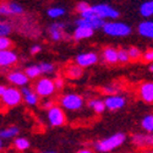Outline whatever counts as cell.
<instances>
[{"label": "cell", "instance_id": "cell-1", "mask_svg": "<svg viewBox=\"0 0 153 153\" xmlns=\"http://www.w3.org/2000/svg\"><path fill=\"white\" fill-rule=\"evenodd\" d=\"M126 140V136L125 134L123 132H118V134H114L109 137H105L100 141H97L94 143V148L97 152H100V153H107V152H110L113 151L114 148H118L120 147Z\"/></svg>", "mask_w": 153, "mask_h": 153}, {"label": "cell", "instance_id": "cell-2", "mask_svg": "<svg viewBox=\"0 0 153 153\" xmlns=\"http://www.w3.org/2000/svg\"><path fill=\"white\" fill-rule=\"evenodd\" d=\"M102 30H103V32L107 36H111V37H126L131 33V27L127 26L126 23L119 22V21L104 22Z\"/></svg>", "mask_w": 153, "mask_h": 153}, {"label": "cell", "instance_id": "cell-3", "mask_svg": "<svg viewBox=\"0 0 153 153\" xmlns=\"http://www.w3.org/2000/svg\"><path fill=\"white\" fill-rule=\"evenodd\" d=\"M60 107L68 111H76L83 107V98L77 93H66L60 98Z\"/></svg>", "mask_w": 153, "mask_h": 153}, {"label": "cell", "instance_id": "cell-4", "mask_svg": "<svg viewBox=\"0 0 153 153\" xmlns=\"http://www.w3.org/2000/svg\"><path fill=\"white\" fill-rule=\"evenodd\" d=\"M55 91L56 88L54 85V80L49 77H42L34 85V92L42 98H49L55 93Z\"/></svg>", "mask_w": 153, "mask_h": 153}, {"label": "cell", "instance_id": "cell-5", "mask_svg": "<svg viewBox=\"0 0 153 153\" xmlns=\"http://www.w3.org/2000/svg\"><path fill=\"white\" fill-rule=\"evenodd\" d=\"M22 99H23V97H22L21 91L17 90V88L14 86L7 87V90L4 93V96L0 98L3 107H5V108H14V107L19 105Z\"/></svg>", "mask_w": 153, "mask_h": 153}, {"label": "cell", "instance_id": "cell-6", "mask_svg": "<svg viewBox=\"0 0 153 153\" xmlns=\"http://www.w3.org/2000/svg\"><path fill=\"white\" fill-rule=\"evenodd\" d=\"M47 119L49 125L53 127H59L66 124L65 111H64V109L60 105H54L53 108L47 110Z\"/></svg>", "mask_w": 153, "mask_h": 153}, {"label": "cell", "instance_id": "cell-7", "mask_svg": "<svg viewBox=\"0 0 153 153\" xmlns=\"http://www.w3.org/2000/svg\"><path fill=\"white\" fill-rule=\"evenodd\" d=\"M92 10L96 12V15L102 19V20H115L120 16L119 11L115 10L114 7H111L108 4H97V5H92Z\"/></svg>", "mask_w": 153, "mask_h": 153}, {"label": "cell", "instance_id": "cell-8", "mask_svg": "<svg viewBox=\"0 0 153 153\" xmlns=\"http://www.w3.org/2000/svg\"><path fill=\"white\" fill-rule=\"evenodd\" d=\"M98 62V55L94 52H86V53H81L75 58V64L76 65L83 68H88L92 66L94 64Z\"/></svg>", "mask_w": 153, "mask_h": 153}, {"label": "cell", "instance_id": "cell-9", "mask_svg": "<svg viewBox=\"0 0 153 153\" xmlns=\"http://www.w3.org/2000/svg\"><path fill=\"white\" fill-rule=\"evenodd\" d=\"M131 142L138 148H153V134H134Z\"/></svg>", "mask_w": 153, "mask_h": 153}, {"label": "cell", "instance_id": "cell-10", "mask_svg": "<svg viewBox=\"0 0 153 153\" xmlns=\"http://www.w3.org/2000/svg\"><path fill=\"white\" fill-rule=\"evenodd\" d=\"M7 81L12 85V86H17V87H25L27 86L30 79L28 76L26 75L25 71H20V70H16V71H12L7 75Z\"/></svg>", "mask_w": 153, "mask_h": 153}, {"label": "cell", "instance_id": "cell-11", "mask_svg": "<svg viewBox=\"0 0 153 153\" xmlns=\"http://www.w3.org/2000/svg\"><path fill=\"white\" fill-rule=\"evenodd\" d=\"M104 103H105L107 109H109L111 111H115V110L124 108V105L126 103V99H125V97H123L120 94L107 96V98L104 99Z\"/></svg>", "mask_w": 153, "mask_h": 153}, {"label": "cell", "instance_id": "cell-12", "mask_svg": "<svg viewBox=\"0 0 153 153\" xmlns=\"http://www.w3.org/2000/svg\"><path fill=\"white\" fill-rule=\"evenodd\" d=\"M48 33L49 37L52 38V41H61L62 38H65V23L62 22H54L48 27Z\"/></svg>", "mask_w": 153, "mask_h": 153}, {"label": "cell", "instance_id": "cell-13", "mask_svg": "<svg viewBox=\"0 0 153 153\" xmlns=\"http://www.w3.org/2000/svg\"><path fill=\"white\" fill-rule=\"evenodd\" d=\"M17 62V54L11 49L0 50V68H9Z\"/></svg>", "mask_w": 153, "mask_h": 153}, {"label": "cell", "instance_id": "cell-14", "mask_svg": "<svg viewBox=\"0 0 153 153\" xmlns=\"http://www.w3.org/2000/svg\"><path fill=\"white\" fill-rule=\"evenodd\" d=\"M105 21H103L102 19H83V17H80L75 21L76 26H81V27H87V28H91L93 31L98 30V28H102L103 27Z\"/></svg>", "mask_w": 153, "mask_h": 153}, {"label": "cell", "instance_id": "cell-15", "mask_svg": "<svg viewBox=\"0 0 153 153\" xmlns=\"http://www.w3.org/2000/svg\"><path fill=\"white\" fill-rule=\"evenodd\" d=\"M138 94L145 103H153V82H143L138 87Z\"/></svg>", "mask_w": 153, "mask_h": 153}, {"label": "cell", "instance_id": "cell-16", "mask_svg": "<svg viewBox=\"0 0 153 153\" xmlns=\"http://www.w3.org/2000/svg\"><path fill=\"white\" fill-rule=\"evenodd\" d=\"M20 91L22 93V97H23V102L26 103L27 105L30 107H34L38 104V99H39V96H38L33 90H31L30 87L25 86V87H21Z\"/></svg>", "mask_w": 153, "mask_h": 153}, {"label": "cell", "instance_id": "cell-17", "mask_svg": "<svg viewBox=\"0 0 153 153\" xmlns=\"http://www.w3.org/2000/svg\"><path fill=\"white\" fill-rule=\"evenodd\" d=\"M94 31L87 27H81V26H76V28L72 32V38L75 41H82V39H87V38H91L93 36Z\"/></svg>", "mask_w": 153, "mask_h": 153}, {"label": "cell", "instance_id": "cell-18", "mask_svg": "<svg viewBox=\"0 0 153 153\" xmlns=\"http://www.w3.org/2000/svg\"><path fill=\"white\" fill-rule=\"evenodd\" d=\"M137 32L145 38L153 39V21H143L138 25Z\"/></svg>", "mask_w": 153, "mask_h": 153}, {"label": "cell", "instance_id": "cell-19", "mask_svg": "<svg viewBox=\"0 0 153 153\" xmlns=\"http://www.w3.org/2000/svg\"><path fill=\"white\" fill-rule=\"evenodd\" d=\"M103 60L108 64H117L118 62V49L113 47H105L102 52Z\"/></svg>", "mask_w": 153, "mask_h": 153}, {"label": "cell", "instance_id": "cell-20", "mask_svg": "<svg viewBox=\"0 0 153 153\" xmlns=\"http://www.w3.org/2000/svg\"><path fill=\"white\" fill-rule=\"evenodd\" d=\"M20 132V129L17 126H7L4 129H0V138L1 140H11L16 138Z\"/></svg>", "mask_w": 153, "mask_h": 153}, {"label": "cell", "instance_id": "cell-21", "mask_svg": "<svg viewBox=\"0 0 153 153\" xmlns=\"http://www.w3.org/2000/svg\"><path fill=\"white\" fill-rule=\"evenodd\" d=\"M88 107H90L96 114H102L107 109L104 100L98 99V98H92V99L88 100Z\"/></svg>", "mask_w": 153, "mask_h": 153}, {"label": "cell", "instance_id": "cell-22", "mask_svg": "<svg viewBox=\"0 0 153 153\" xmlns=\"http://www.w3.org/2000/svg\"><path fill=\"white\" fill-rule=\"evenodd\" d=\"M65 74H66L68 77L76 80V79H79V77H81V76H82L83 70H82L81 66H79V65H76V64H74V65H70V66L66 68Z\"/></svg>", "mask_w": 153, "mask_h": 153}, {"label": "cell", "instance_id": "cell-23", "mask_svg": "<svg viewBox=\"0 0 153 153\" xmlns=\"http://www.w3.org/2000/svg\"><path fill=\"white\" fill-rule=\"evenodd\" d=\"M140 14L143 17H151L153 16V0H148L145 1L140 6Z\"/></svg>", "mask_w": 153, "mask_h": 153}, {"label": "cell", "instance_id": "cell-24", "mask_svg": "<svg viewBox=\"0 0 153 153\" xmlns=\"http://www.w3.org/2000/svg\"><path fill=\"white\" fill-rule=\"evenodd\" d=\"M30 146H31V143L26 137L17 136L16 138H14V147L17 151H26V149L30 148Z\"/></svg>", "mask_w": 153, "mask_h": 153}, {"label": "cell", "instance_id": "cell-25", "mask_svg": "<svg viewBox=\"0 0 153 153\" xmlns=\"http://www.w3.org/2000/svg\"><path fill=\"white\" fill-rule=\"evenodd\" d=\"M25 72L28 76L30 80H34V79H38L39 75H42V71H41V68L39 65H30L25 69Z\"/></svg>", "mask_w": 153, "mask_h": 153}, {"label": "cell", "instance_id": "cell-26", "mask_svg": "<svg viewBox=\"0 0 153 153\" xmlns=\"http://www.w3.org/2000/svg\"><path fill=\"white\" fill-rule=\"evenodd\" d=\"M47 15L50 17V19H59L61 16L65 15V9L64 7H60V6H53V7H49L47 10Z\"/></svg>", "mask_w": 153, "mask_h": 153}, {"label": "cell", "instance_id": "cell-27", "mask_svg": "<svg viewBox=\"0 0 153 153\" xmlns=\"http://www.w3.org/2000/svg\"><path fill=\"white\" fill-rule=\"evenodd\" d=\"M141 127L145 131H147V134H153V115L152 114H148V115H146L142 119Z\"/></svg>", "mask_w": 153, "mask_h": 153}, {"label": "cell", "instance_id": "cell-28", "mask_svg": "<svg viewBox=\"0 0 153 153\" xmlns=\"http://www.w3.org/2000/svg\"><path fill=\"white\" fill-rule=\"evenodd\" d=\"M38 65H39V68H41L42 74H44V75H52V74H54V71H55V66L53 65L52 62L42 61V62L38 64Z\"/></svg>", "mask_w": 153, "mask_h": 153}, {"label": "cell", "instance_id": "cell-29", "mask_svg": "<svg viewBox=\"0 0 153 153\" xmlns=\"http://www.w3.org/2000/svg\"><path fill=\"white\" fill-rule=\"evenodd\" d=\"M7 4H9V7H10V11H11V15L19 16V15L23 14V7H22L20 4L15 3V1H10V3H7Z\"/></svg>", "mask_w": 153, "mask_h": 153}, {"label": "cell", "instance_id": "cell-30", "mask_svg": "<svg viewBox=\"0 0 153 153\" xmlns=\"http://www.w3.org/2000/svg\"><path fill=\"white\" fill-rule=\"evenodd\" d=\"M130 60V55H129V52H127V49H118V61L121 62V64H126L129 62Z\"/></svg>", "mask_w": 153, "mask_h": 153}, {"label": "cell", "instance_id": "cell-31", "mask_svg": "<svg viewBox=\"0 0 153 153\" xmlns=\"http://www.w3.org/2000/svg\"><path fill=\"white\" fill-rule=\"evenodd\" d=\"M11 31H12V27L10 23L4 21L0 22V37H7L11 33Z\"/></svg>", "mask_w": 153, "mask_h": 153}, {"label": "cell", "instance_id": "cell-32", "mask_svg": "<svg viewBox=\"0 0 153 153\" xmlns=\"http://www.w3.org/2000/svg\"><path fill=\"white\" fill-rule=\"evenodd\" d=\"M127 52H129V55H130L131 60H137V59H140L142 56V52L137 47H130L129 49H127Z\"/></svg>", "mask_w": 153, "mask_h": 153}, {"label": "cell", "instance_id": "cell-33", "mask_svg": "<svg viewBox=\"0 0 153 153\" xmlns=\"http://www.w3.org/2000/svg\"><path fill=\"white\" fill-rule=\"evenodd\" d=\"M12 42L9 37H0V50H7L11 49Z\"/></svg>", "mask_w": 153, "mask_h": 153}, {"label": "cell", "instance_id": "cell-34", "mask_svg": "<svg viewBox=\"0 0 153 153\" xmlns=\"http://www.w3.org/2000/svg\"><path fill=\"white\" fill-rule=\"evenodd\" d=\"M90 7H91V5L88 4V3H86V1H80L77 5H76V11H77L79 14L81 15V14H83L85 11H87Z\"/></svg>", "mask_w": 153, "mask_h": 153}, {"label": "cell", "instance_id": "cell-35", "mask_svg": "<svg viewBox=\"0 0 153 153\" xmlns=\"http://www.w3.org/2000/svg\"><path fill=\"white\" fill-rule=\"evenodd\" d=\"M103 93L107 96H114V94H118V88L115 86H105L103 87Z\"/></svg>", "mask_w": 153, "mask_h": 153}, {"label": "cell", "instance_id": "cell-36", "mask_svg": "<svg viewBox=\"0 0 153 153\" xmlns=\"http://www.w3.org/2000/svg\"><path fill=\"white\" fill-rule=\"evenodd\" d=\"M11 11L9 7V4H0V16H10Z\"/></svg>", "mask_w": 153, "mask_h": 153}, {"label": "cell", "instance_id": "cell-37", "mask_svg": "<svg viewBox=\"0 0 153 153\" xmlns=\"http://www.w3.org/2000/svg\"><path fill=\"white\" fill-rule=\"evenodd\" d=\"M142 59L147 62H153V49H148L142 54Z\"/></svg>", "mask_w": 153, "mask_h": 153}, {"label": "cell", "instance_id": "cell-38", "mask_svg": "<svg viewBox=\"0 0 153 153\" xmlns=\"http://www.w3.org/2000/svg\"><path fill=\"white\" fill-rule=\"evenodd\" d=\"M42 107H43L44 109L49 110L50 108H53V107H54V100H53V99H45L43 103H42Z\"/></svg>", "mask_w": 153, "mask_h": 153}, {"label": "cell", "instance_id": "cell-39", "mask_svg": "<svg viewBox=\"0 0 153 153\" xmlns=\"http://www.w3.org/2000/svg\"><path fill=\"white\" fill-rule=\"evenodd\" d=\"M54 85H55V88L56 90H62L64 88V80L61 79V77H56V79H54Z\"/></svg>", "mask_w": 153, "mask_h": 153}, {"label": "cell", "instance_id": "cell-40", "mask_svg": "<svg viewBox=\"0 0 153 153\" xmlns=\"http://www.w3.org/2000/svg\"><path fill=\"white\" fill-rule=\"evenodd\" d=\"M42 50V47L39 45V44H34V45H32L31 47V49H30V53L32 54V55H36V54H38Z\"/></svg>", "mask_w": 153, "mask_h": 153}, {"label": "cell", "instance_id": "cell-41", "mask_svg": "<svg viewBox=\"0 0 153 153\" xmlns=\"http://www.w3.org/2000/svg\"><path fill=\"white\" fill-rule=\"evenodd\" d=\"M6 90H7V87L5 85H0V98L4 96V93L6 92Z\"/></svg>", "mask_w": 153, "mask_h": 153}, {"label": "cell", "instance_id": "cell-42", "mask_svg": "<svg viewBox=\"0 0 153 153\" xmlns=\"http://www.w3.org/2000/svg\"><path fill=\"white\" fill-rule=\"evenodd\" d=\"M76 153H92V151H91V149H88V148H83V149L77 151Z\"/></svg>", "mask_w": 153, "mask_h": 153}, {"label": "cell", "instance_id": "cell-43", "mask_svg": "<svg viewBox=\"0 0 153 153\" xmlns=\"http://www.w3.org/2000/svg\"><path fill=\"white\" fill-rule=\"evenodd\" d=\"M148 70H149V71H151V72L153 74V64H151V65L148 66Z\"/></svg>", "mask_w": 153, "mask_h": 153}, {"label": "cell", "instance_id": "cell-44", "mask_svg": "<svg viewBox=\"0 0 153 153\" xmlns=\"http://www.w3.org/2000/svg\"><path fill=\"white\" fill-rule=\"evenodd\" d=\"M3 146H4V145H3V140H1V138H0V151H1V149H3Z\"/></svg>", "mask_w": 153, "mask_h": 153}, {"label": "cell", "instance_id": "cell-45", "mask_svg": "<svg viewBox=\"0 0 153 153\" xmlns=\"http://www.w3.org/2000/svg\"><path fill=\"white\" fill-rule=\"evenodd\" d=\"M143 153H153V148H152L151 151H146V152H143Z\"/></svg>", "mask_w": 153, "mask_h": 153}, {"label": "cell", "instance_id": "cell-46", "mask_svg": "<svg viewBox=\"0 0 153 153\" xmlns=\"http://www.w3.org/2000/svg\"><path fill=\"white\" fill-rule=\"evenodd\" d=\"M42 153H56V152H52V151H50V152H42Z\"/></svg>", "mask_w": 153, "mask_h": 153}, {"label": "cell", "instance_id": "cell-47", "mask_svg": "<svg viewBox=\"0 0 153 153\" xmlns=\"http://www.w3.org/2000/svg\"><path fill=\"white\" fill-rule=\"evenodd\" d=\"M0 22H1V20H0Z\"/></svg>", "mask_w": 153, "mask_h": 153}]
</instances>
